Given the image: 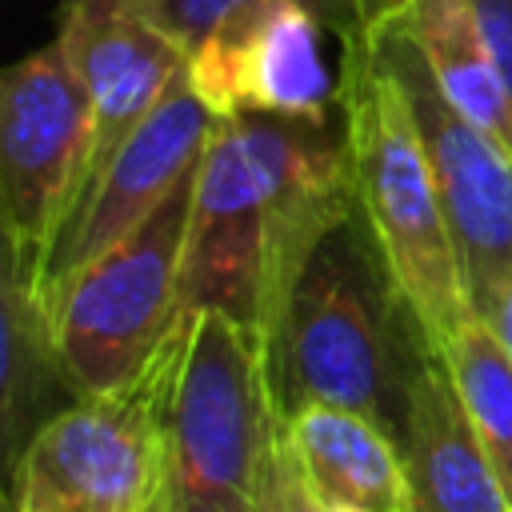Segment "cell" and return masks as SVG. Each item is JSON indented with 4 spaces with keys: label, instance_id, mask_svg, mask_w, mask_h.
<instances>
[{
    "label": "cell",
    "instance_id": "cell-2",
    "mask_svg": "<svg viewBox=\"0 0 512 512\" xmlns=\"http://www.w3.org/2000/svg\"><path fill=\"white\" fill-rule=\"evenodd\" d=\"M428 352L432 340L388 272L360 204H352L308 252L268 344L280 420L300 404H336L400 444L412 380Z\"/></svg>",
    "mask_w": 512,
    "mask_h": 512
},
{
    "label": "cell",
    "instance_id": "cell-18",
    "mask_svg": "<svg viewBox=\"0 0 512 512\" xmlns=\"http://www.w3.org/2000/svg\"><path fill=\"white\" fill-rule=\"evenodd\" d=\"M260 512H324L320 496L312 492V484L300 468V456L288 440L284 420L276 432V456H272V476H268V492H264Z\"/></svg>",
    "mask_w": 512,
    "mask_h": 512
},
{
    "label": "cell",
    "instance_id": "cell-17",
    "mask_svg": "<svg viewBox=\"0 0 512 512\" xmlns=\"http://www.w3.org/2000/svg\"><path fill=\"white\" fill-rule=\"evenodd\" d=\"M156 24L184 48V56L200 52L212 36L244 20L264 0H144ZM316 12V20L336 36V44H356L372 28H380L388 16L404 8V0H300Z\"/></svg>",
    "mask_w": 512,
    "mask_h": 512
},
{
    "label": "cell",
    "instance_id": "cell-7",
    "mask_svg": "<svg viewBox=\"0 0 512 512\" xmlns=\"http://www.w3.org/2000/svg\"><path fill=\"white\" fill-rule=\"evenodd\" d=\"M92 108L80 68L56 36L0 80V216L4 264L36 288L80 196Z\"/></svg>",
    "mask_w": 512,
    "mask_h": 512
},
{
    "label": "cell",
    "instance_id": "cell-5",
    "mask_svg": "<svg viewBox=\"0 0 512 512\" xmlns=\"http://www.w3.org/2000/svg\"><path fill=\"white\" fill-rule=\"evenodd\" d=\"M188 320L172 328L140 376L76 396L24 448L8 504L36 512H168L172 388Z\"/></svg>",
    "mask_w": 512,
    "mask_h": 512
},
{
    "label": "cell",
    "instance_id": "cell-14",
    "mask_svg": "<svg viewBox=\"0 0 512 512\" xmlns=\"http://www.w3.org/2000/svg\"><path fill=\"white\" fill-rule=\"evenodd\" d=\"M0 328H4V368H0V408H4V460L16 472L28 440L76 400L52 320L24 276L4 264V292H0Z\"/></svg>",
    "mask_w": 512,
    "mask_h": 512
},
{
    "label": "cell",
    "instance_id": "cell-11",
    "mask_svg": "<svg viewBox=\"0 0 512 512\" xmlns=\"http://www.w3.org/2000/svg\"><path fill=\"white\" fill-rule=\"evenodd\" d=\"M56 36L72 52L92 108V152L76 196L80 204L116 156V148L168 92L188 56L156 24L144 0H64Z\"/></svg>",
    "mask_w": 512,
    "mask_h": 512
},
{
    "label": "cell",
    "instance_id": "cell-1",
    "mask_svg": "<svg viewBox=\"0 0 512 512\" xmlns=\"http://www.w3.org/2000/svg\"><path fill=\"white\" fill-rule=\"evenodd\" d=\"M352 204L344 116H216L196 168L180 316L224 312L268 348L308 252Z\"/></svg>",
    "mask_w": 512,
    "mask_h": 512
},
{
    "label": "cell",
    "instance_id": "cell-15",
    "mask_svg": "<svg viewBox=\"0 0 512 512\" xmlns=\"http://www.w3.org/2000/svg\"><path fill=\"white\" fill-rule=\"evenodd\" d=\"M404 24L440 92L512 148V92L500 80L472 0H404Z\"/></svg>",
    "mask_w": 512,
    "mask_h": 512
},
{
    "label": "cell",
    "instance_id": "cell-6",
    "mask_svg": "<svg viewBox=\"0 0 512 512\" xmlns=\"http://www.w3.org/2000/svg\"><path fill=\"white\" fill-rule=\"evenodd\" d=\"M192 204L196 172H188L128 240L64 288L52 308V336L76 396L112 392L140 376L180 324Z\"/></svg>",
    "mask_w": 512,
    "mask_h": 512
},
{
    "label": "cell",
    "instance_id": "cell-21",
    "mask_svg": "<svg viewBox=\"0 0 512 512\" xmlns=\"http://www.w3.org/2000/svg\"><path fill=\"white\" fill-rule=\"evenodd\" d=\"M8 512H36V508H24V504H8Z\"/></svg>",
    "mask_w": 512,
    "mask_h": 512
},
{
    "label": "cell",
    "instance_id": "cell-12",
    "mask_svg": "<svg viewBox=\"0 0 512 512\" xmlns=\"http://www.w3.org/2000/svg\"><path fill=\"white\" fill-rule=\"evenodd\" d=\"M400 452L420 512H512V500L436 348L412 380Z\"/></svg>",
    "mask_w": 512,
    "mask_h": 512
},
{
    "label": "cell",
    "instance_id": "cell-4",
    "mask_svg": "<svg viewBox=\"0 0 512 512\" xmlns=\"http://www.w3.org/2000/svg\"><path fill=\"white\" fill-rule=\"evenodd\" d=\"M172 388L168 512H260L280 412L260 332L196 312Z\"/></svg>",
    "mask_w": 512,
    "mask_h": 512
},
{
    "label": "cell",
    "instance_id": "cell-22",
    "mask_svg": "<svg viewBox=\"0 0 512 512\" xmlns=\"http://www.w3.org/2000/svg\"><path fill=\"white\" fill-rule=\"evenodd\" d=\"M324 512H360V508H328V504H324Z\"/></svg>",
    "mask_w": 512,
    "mask_h": 512
},
{
    "label": "cell",
    "instance_id": "cell-16",
    "mask_svg": "<svg viewBox=\"0 0 512 512\" xmlns=\"http://www.w3.org/2000/svg\"><path fill=\"white\" fill-rule=\"evenodd\" d=\"M444 364L464 400V412L512 500V356L484 316H464L444 348Z\"/></svg>",
    "mask_w": 512,
    "mask_h": 512
},
{
    "label": "cell",
    "instance_id": "cell-13",
    "mask_svg": "<svg viewBox=\"0 0 512 512\" xmlns=\"http://www.w3.org/2000/svg\"><path fill=\"white\" fill-rule=\"evenodd\" d=\"M300 468L328 508L420 512L400 444L360 412L300 404L284 416Z\"/></svg>",
    "mask_w": 512,
    "mask_h": 512
},
{
    "label": "cell",
    "instance_id": "cell-8",
    "mask_svg": "<svg viewBox=\"0 0 512 512\" xmlns=\"http://www.w3.org/2000/svg\"><path fill=\"white\" fill-rule=\"evenodd\" d=\"M372 44L404 88L444 204L468 304L484 316L512 280V148L440 92L404 24V8L372 32Z\"/></svg>",
    "mask_w": 512,
    "mask_h": 512
},
{
    "label": "cell",
    "instance_id": "cell-19",
    "mask_svg": "<svg viewBox=\"0 0 512 512\" xmlns=\"http://www.w3.org/2000/svg\"><path fill=\"white\" fill-rule=\"evenodd\" d=\"M472 8H476V20L484 28L488 52L500 68V80L512 92V0H472Z\"/></svg>",
    "mask_w": 512,
    "mask_h": 512
},
{
    "label": "cell",
    "instance_id": "cell-3",
    "mask_svg": "<svg viewBox=\"0 0 512 512\" xmlns=\"http://www.w3.org/2000/svg\"><path fill=\"white\" fill-rule=\"evenodd\" d=\"M372 32L356 44H340V116L352 188L388 272L412 304L424 336L444 356L464 316H472V304L412 108L376 52Z\"/></svg>",
    "mask_w": 512,
    "mask_h": 512
},
{
    "label": "cell",
    "instance_id": "cell-9",
    "mask_svg": "<svg viewBox=\"0 0 512 512\" xmlns=\"http://www.w3.org/2000/svg\"><path fill=\"white\" fill-rule=\"evenodd\" d=\"M216 124V112L204 104V96L192 88L188 64L176 72L168 92L156 100V108L136 124V132L116 148L100 180L84 192V200L64 220V232L36 280V300L44 304L48 320L60 304L64 288L96 264L108 248L128 240L168 196L172 188L196 172L208 132Z\"/></svg>",
    "mask_w": 512,
    "mask_h": 512
},
{
    "label": "cell",
    "instance_id": "cell-10",
    "mask_svg": "<svg viewBox=\"0 0 512 512\" xmlns=\"http://www.w3.org/2000/svg\"><path fill=\"white\" fill-rule=\"evenodd\" d=\"M324 24L300 0H264L188 56L192 88L216 116L268 112L284 120H340V56L324 52Z\"/></svg>",
    "mask_w": 512,
    "mask_h": 512
},
{
    "label": "cell",
    "instance_id": "cell-20",
    "mask_svg": "<svg viewBox=\"0 0 512 512\" xmlns=\"http://www.w3.org/2000/svg\"><path fill=\"white\" fill-rule=\"evenodd\" d=\"M484 320H488V328L500 336V344H504L508 356H512V280L500 288V296L492 300V308L484 312Z\"/></svg>",
    "mask_w": 512,
    "mask_h": 512
}]
</instances>
